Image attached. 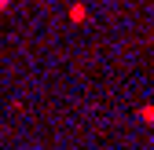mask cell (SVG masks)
<instances>
[{
	"mask_svg": "<svg viewBox=\"0 0 154 150\" xmlns=\"http://www.w3.org/2000/svg\"><path fill=\"white\" fill-rule=\"evenodd\" d=\"M70 18H73V22H85V18H88V8L85 4H73L70 8Z\"/></svg>",
	"mask_w": 154,
	"mask_h": 150,
	"instance_id": "obj_1",
	"label": "cell"
},
{
	"mask_svg": "<svg viewBox=\"0 0 154 150\" xmlns=\"http://www.w3.org/2000/svg\"><path fill=\"white\" fill-rule=\"evenodd\" d=\"M8 4H11V0H0V15H4V11H8Z\"/></svg>",
	"mask_w": 154,
	"mask_h": 150,
	"instance_id": "obj_2",
	"label": "cell"
}]
</instances>
